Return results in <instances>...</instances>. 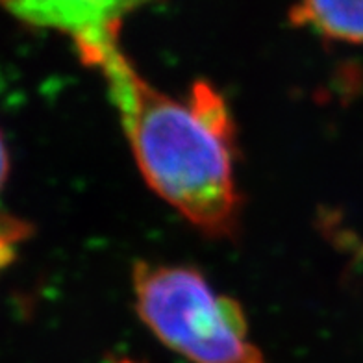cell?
I'll list each match as a JSON object with an SVG mask.
<instances>
[{"label": "cell", "instance_id": "cell-4", "mask_svg": "<svg viewBox=\"0 0 363 363\" xmlns=\"http://www.w3.org/2000/svg\"><path fill=\"white\" fill-rule=\"evenodd\" d=\"M291 21L332 41L363 45V0H298Z\"/></svg>", "mask_w": 363, "mask_h": 363}, {"label": "cell", "instance_id": "cell-2", "mask_svg": "<svg viewBox=\"0 0 363 363\" xmlns=\"http://www.w3.org/2000/svg\"><path fill=\"white\" fill-rule=\"evenodd\" d=\"M132 293L141 323L189 363H267L241 304L217 291L201 271L138 262Z\"/></svg>", "mask_w": 363, "mask_h": 363}, {"label": "cell", "instance_id": "cell-3", "mask_svg": "<svg viewBox=\"0 0 363 363\" xmlns=\"http://www.w3.org/2000/svg\"><path fill=\"white\" fill-rule=\"evenodd\" d=\"M158 0H0L19 21L67 35L84 63L99 50L119 43L130 15Z\"/></svg>", "mask_w": 363, "mask_h": 363}, {"label": "cell", "instance_id": "cell-6", "mask_svg": "<svg viewBox=\"0 0 363 363\" xmlns=\"http://www.w3.org/2000/svg\"><path fill=\"white\" fill-rule=\"evenodd\" d=\"M8 172H10V152L6 147L4 135L0 132V189L4 187L6 180H8Z\"/></svg>", "mask_w": 363, "mask_h": 363}, {"label": "cell", "instance_id": "cell-1", "mask_svg": "<svg viewBox=\"0 0 363 363\" xmlns=\"http://www.w3.org/2000/svg\"><path fill=\"white\" fill-rule=\"evenodd\" d=\"M84 65L101 72L147 186L210 238L239 228L235 126L225 96L195 82L186 101L163 93L135 69L119 43Z\"/></svg>", "mask_w": 363, "mask_h": 363}, {"label": "cell", "instance_id": "cell-5", "mask_svg": "<svg viewBox=\"0 0 363 363\" xmlns=\"http://www.w3.org/2000/svg\"><path fill=\"white\" fill-rule=\"evenodd\" d=\"M28 225L17 217L0 211V269L8 267L15 258L17 245L28 235Z\"/></svg>", "mask_w": 363, "mask_h": 363}]
</instances>
